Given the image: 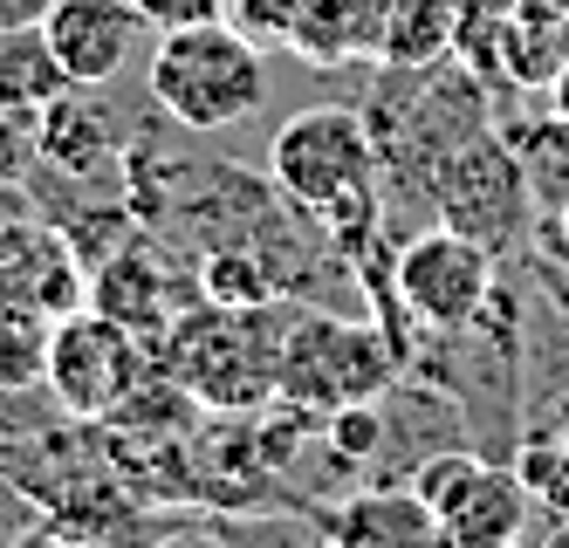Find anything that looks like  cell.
<instances>
[{
	"mask_svg": "<svg viewBox=\"0 0 569 548\" xmlns=\"http://www.w3.org/2000/svg\"><path fill=\"white\" fill-rule=\"evenodd\" d=\"M42 233V213H34V199L21 179H0V255H14L21 240Z\"/></svg>",
	"mask_w": 569,
	"mask_h": 548,
	"instance_id": "ffe728a7",
	"label": "cell"
},
{
	"mask_svg": "<svg viewBox=\"0 0 569 548\" xmlns=\"http://www.w3.org/2000/svg\"><path fill=\"white\" fill-rule=\"evenodd\" d=\"M62 90H69V69L56 56L49 28L42 21L34 28H0V110H14V117L34 123Z\"/></svg>",
	"mask_w": 569,
	"mask_h": 548,
	"instance_id": "4fadbf2b",
	"label": "cell"
},
{
	"mask_svg": "<svg viewBox=\"0 0 569 548\" xmlns=\"http://www.w3.org/2000/svg\"><path fill=\"white\" fill-rule=\"evenodd\" d=\"M144 82H151V103L186 131H227V123L254 117L268 97L261 49L233 21L166 28L144 62Z\"/></svg>",
	"mask_w": 569,
	"mask_h": 548,
	"instance_id": "6da1fadb",
	"label": "cell"
},
{
	"mask_svg": "<svg viewBox=\"0 0 569 548\" xmlns=\"http://www.w3.org/2000/svg\"><path fill=\"white\" fill-rule=\"evenodd\" d=\"M549 103H556V117L569 123V56H562V69L549 76Z\"/></svg>",
	"mask_w": 569,
	"mask_h": 548,
	"instance_id": "d4e9b609",
	"label": "cell"
},
{
	"mask_svg": "<svg viewBox=\"0 0 569 548\" xmlns=\"http://www.w3.org/2000/svg\"><path fill=\"white\" fill-rule=\"evenodd\" d=\"M56 0H0V28H34V21H49Z\"/></svg>",
	"mask_w": 569,
	"mask_h": 548,
	"instance_id": "cb8c5ba5",
	"label": "cell"
},
{
	"mask_svg": "<svg viewBox=\"0 0 569 548\" xmlns=\"http://www.w3.org/2000/svg\"><path fill=\"white\" fill-rule=\"evenodd\" d=\"M378 21H385V0H302L289 56H302L316 69L378 56Z\"/></svg>",
	"mask_w": 569,
	"mask_h": 548,
	"instance_id": "7c38bea8",
	"label": "cell"
},
{
	"mask_svg": "<svg viewBox=\"0 0 569 548\" xmlns=\"http://www.w3.org/2000/svg\"><path fill=\"white\" fill-rule=\"evenodd\" d=\"M274 343V391H289L302 405H357V398H378L385 377H391V350L378 343L371 329L357 322H330V316H296L289 329H268Z\"/></svg>",
	"mask_w": 569,
	"mask_h": 548,
	"instance_id": "5b68a950",
	"label": "cell"
},
{
	"mask_svg": "<svg viewBox=\"0 0 569 548\" xmlns=\"http://www.w3.org/2000/svg\"><path fill=\"white\" fill-rule=\"evenodd\" d=\"M268 172H274L281 199H296L322 227L371 213V131L343 103L296 110L268 145Z\"/></svg>",
	"mask_w": 569,
	"mask_h": 548,
	"instance_id": "7a4b0ae2",
	"label": "cell"
},
{
	"mask_svg": "<svg viewBox=\"0 0 569 548\" xmlns=\"http://www.w3.org/2000/svg\"><path fill=\"white\" fill-rule=\"evenodd\" d=\"M337 548H453L432 515V500L419 487H371V494H350L337 508L330 528Z\"/></svg>",
	"mask_w": 569,
	"mask_h": 548,
	"instance_id": "9c48e42d",
	"label": "cell"
},
{
	"mask_svg": "<svg viewBox=\"0 0 569 548\" xmlns=\"http://www.w3.org/2000/svg\"><path fill=\"white\" fill-rule=\"evenodd\" d=\"M0 302L42 309V316H69V309L90 302V275H83V261L69 255V240L42 227L34 240H21L14 255H0Z\"/></svg>",
	"mask_w": 569,
	"mask_h": 548,
	"instance_id": "30bf717a",
	"label": "cell"
},
{
	"mask_svg": "<svg viewBox=\"0 0 569 548\" xmlns=\"http://www.w3.org/2000/svg\"><path fill=\"white\" fill-rule=\"evenodd\" d=\"M337 446H343V452H371V446H378V418L357 411V405H343V411H337Z\"/></svg>",
	"mask_w": 569,
	"mask_h": 548,
	"instance_id": "603a6c76",
	"label": "cell"
},
{
	"mask_svg": "<svg viewBox=\"0 0 569 548\" xmlns=\"http://www.w3.org/2000/svg\"><path fill=\"white\" fill-rule=\"evenodd\" d=\"M199 295L220 309H268V281L248 255H207V268H199Z\"/></svg>",
	"mask_w": 569,
	"mask_h": 548,
	"instance_id": "e0dca14e",
	"label": "cell"
},
{
	"mask_svg": "<svg viewBox=\"0 0 569 548\" xmlns=\"http://www.w3.org/2000/svg\"><path fill=\"white\" fill-rule=\"evenodd\" d=\"M90 309H103V316H117V322H131L138 336L166 329V316H172V302H166V268H158L144 247L110 255V261L90 275Z\"/></svg>",
	"mask_w": 569,
	"mask_h": 548,
	"instance_id": "9a60e30c",
	"label": "cell"
},
{
	"mask_svg": "<svg viewBox=\"0 0 569 548\" xmlns=\"http://www.w3.org/2000/svg\"><path fill=\"white\" fill-rule=\"evenodd\" d=\"M49 343H56V316L0 302V391L49 385Z\"/></svg>",
	"mask_w": 569,
	"mask_h": 548,
	"instance_id": "2e32d148",
	"label": "cell"
},
{
	"mask_svg": "<svg viewBox=\"0 0 569 548\" xmlns=\"http://www.w3.org/2000/svg\"><path fill=\"white\" fill-rule=\"evenodd\" d=\"M34 145H42L49 165H62V172H103V158L117 145V117L97 103V90H83V82H69V90L34 117Z\"/></svg>",
	"mask_w": 569,
	"mask_h": 548,
	"instance_id": "8fae6325",
	"label": "cell"
},
{
	"mask_svg": "<svg viewBox=\"0 0 569 548\" xmlns=\"http://www.w3.org/2000/svg\"><path fill=\"white\" fill-rule=\"evenodd\" d=\"M460 8H467V0H385L378 62H391V69H426L439 56H453Z\"/></svg>",
	"mask_w": 569,
	"mask_h": 548,
	"instance_id": "5bb4252c",
	"label": "cell"
},
{
	"mask_svg": "<svg viewBox=\"0 0 569 548\" xmlns=\"http://www.w3.org/2000/svg\"><path fill=\"white\" fill-rule=\"evenodd\" d=\"M330 548H337V541H330Z\"/></svg>",
	"mask_w": 569,
	"mask_h": 548,
	"instance_id": "4316f807",
	"label": "cell"
},
{
	"mask_svg": "<svg viewBox=\"0 0 569 548\" xmlns=\"http://www.w3.org/2000/svg\"><path fill=\"white\" fill-rule=\"evenodd\" d=\"M412 487L432 500V515L453 548H521L536 494L515 467H487L473 452H439L412 474Z\"/></svg>",
	"mask_w": 569,
	"mask_h": 548,
	"instance_id": "8992f818",
	"label": "cell"
},
{
	"mask_svg": "<svg viewBox=\"0 0 569 548\" xmlns=\"http://www.w3.org/2000/svg\"><path fill=\"white\" fill-rule=\"evenodd\" d=\"M158 548H227V541H213V535H172V541H158Z\"/></svg>",
	"mask_w": 569,
	"mask_h": 548,
	"instance_id": "484cf974",
	"label": "cell"
},
{
	"mask_svg": "<svg viewBox=\"0 0 569 548\" xmlns=\"http://www.w3.org/2000/svg\"><path fill=\"white\" fill-rule=\"evenodd\" d=\"M138 14L166 34V28H192V21H220L227 0H138Z\"/></svg>",
	"mask_w": 569,
	"mask_h": 548,
	"instance_id": "7402d4cb",
	"label": "cell"
},
{
	"mask_svg": "<svg viewBox=\"0 0 569 548\" xmlns=\"http://www.w3.org/2000/svg\"><path fill=\"white\" fill-rule=\"evenodd\" d=\"M398 302L432 329H467L495 295V255L467 227H432L398 247Z\"/></svg>",
	"mask_w": 569,
	"mask_h": 548,
	"instance_id": "52a82bcc",
	"label": "cell"
},
{
	"mask_svg": "<svg viewBox=\"0 0 569 548\" xmlns=\"http://www.w3.org/2000/svg\"><path fill=\"white\" fill-rule=\"evenodd\" d=\"M515 474L528 480V494H542V500H556V508H569V446L562 439H536V446L515 459Z\"/></svg>",
	"mask_w": 569,
	"mask_h": 548,
	"instance_id": "d6986e66",
	"label": "cell"
},
{
	"mask_svg": "<svg viewBox=\"0 0 569 548\" xmlns=\"http://www.w3.org/2000/svg\"><path fill=\"white\" fill-rule=\"evenodd\" d=\"M49 391L69 418H110L144 391V336L103 309H69L56 316L49 343Z\"/></svg>",
	"mask_w": 569,
	"mask_h": 548,
	"instance_id": "277c9868",
	"label": "cell"
},
{
	"mask_svg": "<svg viewBox=\"0 0 569 548\" xmlns=\"http://www.w3.org/2000/svg\"><path fill=\"white\" fill-rule=\"evenodd\" d=\"M42 158V145H34V123L14 117V110H0V179H21L28 186V165Z\"/></svg>",
	"mask_w": 569,
	"mask_h": 548,
	"instance_id": "44dd1931",
	"label": "cell"
},
{
	"mask_svg": "<svg viewBox=\"0 0 569 548\" xmlns=\"http://www.w3.org/2000/svg\"><path fill=\"white\" fill-rule=\"evenodd\" d=\"M42 28L56 41L69 82L103 90V82H117L138 62V41H144L151 21L138 14V0H56Z\"/></svg>",
	"mask_w": 569,
	"mask_h": 548,
	"instance_id": "ba28073f",
	"label": "cell"
},
{
	"mask_svg": "<svg viewBox=\"0 0 569 548\" xmlns=\"http://www.w3.org/2000/svg\"><path fill=\"white\" fill-rule=\"evenodd\" d=\"M296 8H302V0H227L220 21H233L261 56H289V41H296Z\"/></svg>",
	"mask_w": 569,
	"mask_h": 548,
	"instance_id": "ac0fdd59",
	"label": "cell"
},
{
	"mask_svg": "<svg viewBox=\"0 0 569 548\" xmlns=\"http://www.w3.org/2000/svg\"><path fill=\"white\" fill-rule=\"evenodd\" d=\"M166 363L199 405H220V411H240L274 391V343L261 329V309L207 302L199 322L186 316L179 329H166Z\"/></svg>",
	"mask_w": 569,
	"mask_h": 548,
	"instance_id": "3957f363",
	"label": "cell"
}]
</instances>
